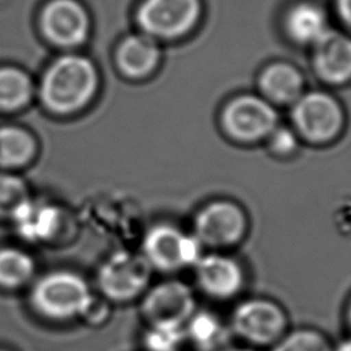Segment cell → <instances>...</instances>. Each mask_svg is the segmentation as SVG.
<instances>
[{"instance_id":"1","label":"cell","mask_w":351,"mask_h":351,"mask_svg":"<svg viewBox=\"0 0 351 351\" xmlns=\"http://www.w3.org/2000/svg\"><path fill=\"white\" fill-rule=\"evenodd\" d=\"M226 321L232 340L267 351L291 326L287 308L269 296H241L230 304Z\"/></svg>"},{"instance_id":"2","label":"cell","mask_w":351,"mask_h":351,"mask_svg":"<svg viewBox=\"0 0 351 351\" xmlns=\"http://www.w3.org/2000/svg\"><path fill=\"white\" fill-rule=\"evenodd\" d=\"M97 81L96 67L88 58L64 55L45 71L41 81V97L51 111L71 114L92 100Z\"/></svg>"},{"instance_id":"3","label":"cell","mask_w":351,"mask_h":351,"mask_svg":"<svg viewBox=\"0 0 351 351\" xmlns=\"http://www.w3.org/2000/svg\"><path fill=\"white\" fill-rule=\"evenodd\" d=\"M92 292L82 277L73 271L58 270L41 277L33 287V308L45 318L64 321L80 317Z\"/></svg>"},{"instance_id":"4","label":"cell","mask_w":351,"mask_h":351,"mask_svg":"<svg viewBox=\"0 0 351 351\" xmlns=\"http://www.w3.org/2000/svg\"><path fill=\"white\" fill-rule=\"evenodd\" d=\"M191 270L196 295L213 304H232L244 296L245 269L228 254L218 251L203 254Z\"/></svg>"},{"instance_id":"5","label":"cell","mask_w":351,"mask_h":351,"mask_svg":"<svg viewBox=\"0 0 351 351\" xmlns=\"http://www.w3.org/2000/svg\"><path fill=\"white\" fill-rule=\"evenodd\" d=\"M202 243L193 233H185L174 225L159 223L152 226L143 240L141 255L152 271L174 274L192 269L204 254Z\"/></svg>"},{"instance_id":"6","label":"cell","mask_w":351,"mask_h":351,"mask_svg":"<svg viewBox=\"0 0 351 351\" xmlns=\"http://www.w3.org/2000/svg\"><path fill=\"white\" fill-rule=\"evenodd\" d=\"M138 306L143 324L184 326L199 307V302L191 284L167 277L151 282L138 299Z\"/></svg>"},{"instance_id":"7","label":"cell","mask_w":351,"mask_h":351,"mask_svg":"<svg viewBox=\"0 0 351 351\" xmlns=\"http://www.w3.org/2000/svg\"><path fill=\"white\" fill-rule=\"evenodd\" d=\"M152 282V269L143 255L115 252L99 269L97 284L110 303L138 302Z\"/></svg>"},{"instance_id":"8","label":"cell","mask_w":351,"mask_h":351,"mask_svg":"<svg viewBox=\"0 0 351 351\" xmlns=\"http://www.w3.org/2000/svg\"><path fill=\"white\" fill-rule=\"evenodd\" d=\"M221 125L230 138L240 143H255L267 138L278 126V115L265 97L243 93L223 106Z\"/></svg>"},{"instance_id":"9","label":"cell","mask_w":351,"mask_h":351,"mask_svg":"<svg viewBox=\"0 0 351 351\" xmlns=\"http://www.w3.org/2000/svg\"><path fill=\"white\" fill-rule=\"evenodd\" d=\"M291 106L293 129L310 143H328L343 128V108L333 96L325 92H303Z\"/></svg>"},{"instance_id":"10","label":"cell","mask_w":351,"mask_h":351,"mask_svg":"<svg viewBox=\"0 0 351 351\" xmlns=\"http://www.w3.org/2000/svg\"><path fill=\"white\" fill-rule=\"evenodd\" d=\"M202 15L200 0H143L137 22L155 40H176L188 34Z\"/></svg>"},{"instance_id":"11","label":"cell","mask_w":351,"mask_h":351,"mask_svg":"<svg viewBox=\"0 0 351 351\" xmlns=\"http://www.w3.org/2000/svg\"><path fill=\"white\" fill-rule=\"evenodd\" d=\"M247 229V218L239 204L215 200L206 204L195 217L193 234L203 247L222 250L237 244Z\"/></svg>"},{"instance_id":"12","label":"cell","mask_w":351,"mask_h":351,"mask_svg":"<svg viewBox=\"0 0 351 351\" xmlns=\"http://www.w3.org/2000/svg\"><path fill=\"white\" fill-rule=\"evenodd\" d=\"M44 36L59 47H77L82 44L89 32V16L77 0H51L40 16Z\"/></svg>"},{"instance_id":"13","label":"cell","mask_w":351,"mask_h":351,"mask_svg":"<svg viewBox=\"0 0 351 351\" xmlns=\"http://www.w3.org/2000/svg\"><path fill=\"white\" fill-rule=\"evenodd\" d=\"M313 66L328 84L341 85L351 80V36L329 30L313 45Z\"/></svg>"},{"instance_id":"14","label":"cell","mask_w":351,"mask_h":351,"mask_svg":"<svg viewBox=\"0 0 351 351\" xmlns=\"http://www.w3.org/2000/svg\"><path fill=\"white\" fill-rule=\"evenodd\" d=\"M184 335L188 351H219L233 341L226 315L214 307L199 306L185 322Z\"/></svg>"},{"instance_id":"15","label":"cell","mask_w":351,"mask_h":351,"mask_svg":"<svg viewBox=\"0 0 351 351\" xmlns=\"http://www.w3.org/2000/svg\"><path fill=\"white\" fill-rule=\"evenodd\" d=\"M160 59V49L155 38L145 33L123 38L117 49V64L130 78H143L151 74Z\"/></svg>"},{"instance_id":"16","label":"cell","mask_w":351,"mask_h":351,"mask_svg":"<svg viewBox=\"0 0 351 351\" xmlns=\"http://www.w3.org/2000/svg\"><path fill=\"white\" fill-rule=\"evenodd\" d=\"M284 26L291 40L311 47L330 30L326 12L313 1L293 4L285 14Z\"/></svg>"},{"instance_id":"17","label":"cell","mask_w":351,"mask_h":351,"mask_svg":"<svg viewBox=\"0 0 351 351\" xmlns=\"http://www.w3.org/2000/svg\"><path fill=\"white\" fill-rule=\"evenodd\" d=\"M262 97L271 104H292L303 93V77L289 63L269 64L258 81Z\"/></svg>"},{"instance_id":"18","label":"cell","mask_w":351,"mask_h":351,"mask_svg":"<svg viewBox=\"0 0 351 351\" xmlns=\"http://www.w3.org/2000/svg\"><path fill=\"white\" fill-rule=\"evenodd\" d=\"M11 218L22 237L30 241L49 239L60 222V214L55 206L32 200H26Z\"/></svg>"},{"instance_id":"19","label":"cell","mask_w":351,"mask_h":351,"mask_svg":"<svg viewBox=\"0 0 351 351\" xmlns=\"http://www.w3.org/2000/svg\"><path fill=\"white\" fill-rule=\"evenodd\" d=\"M330 336L311 325L289 326V329L267 351H332Z\"/></svg>"},{"instance_id":"20","label":"cell","mask_w":351,"mask_h":351,"mask_svg":"<svg viewBox=\"0 0 351 351\" xmlns=\"http://www.w3.org/2000/svg\"><path fill=\"white\" fill-rule=\"evenodd\" d=\"M34 152V138L26 130L15 126L0 128V166H23L33 158Z\"/></svg>"},{"instance_id":"21","label":"cell","mask_w":351,"mask_h":351,"mask_svg":"<svg viewBox=\"0 0 351 351\" xmlns=\"http://www.w3.org/2000/svg\"><path fill=\"white\" fill-rule=\"evenodd\" d=\"M34 273L33 259L16 248L0 250V287L18 288L25 285Z\"/></svg>"},{"instance_id":"22","label":"cell","mask_w":351,"mask_h":351,"mask_svg":"<svg viewBox=\"0 0 351 351\" xmlns=\"http://www.w3.org/2000/svg\"><path fill=\"white\" fill-rule=\"evenodd\" d=\"M140 347L141 351H188L184 326L144 324Z\"/></svg>"},{"instance_id":"23","label":"cell","mask_w":351,"mask_h":351,"mask_svg":"<svg viewBox=\"0 0 351 351\" xmlns=\"http://www.w3.org/2000/svg\"><path fill=\"white\" fill-rule=\"evenodd\" d=\"M32 96L30 78L18 69H0V110H16Z\"/></svg>"},{"instance_id":"24","label":"cell","mask_w":351,"mask_h":351,"mask_svg":"<svg viewBox=\"0 0 351 351\" xmlns=\"http://www.w3.org/2000/svg\"><path fill=\"white\" fill-rule=\"evenodd\" d=\"M29 200L25 182L12 174L0 173V217L12 214Z\"/></svg>"},{"instance_id":"25","label":"cell","mask_w":351,"mask_h":351,"mask_svg":"<svg viewBox=\"0 0 351 351\" xmlns=\"http://www.w3.org/2000/svg\"><path fill=\"white\" fill-rule=\"evenodd\" d=\"M269 141V148L280 155V156H287L295 152L298 148V136L296 133L289 129V128H281L277 126L267 137Z\"/></svg>"},{"instance_id":"26","label":"cell","mask_w":351,"mask_h":351,"mask_svg":"<svg viewBox=\"0 0 351 351\" xmlns=\"http://www.w3.org/2000/svg\"><path fill=\"white\" fill-rule=\"evenodd\" d=\"M111 314V306L107 299L97 298L95 295L90 296L88 303L85 304L84 310L80 314V318H82L88 325L99 326L103 325Z\"/></svg>"},{"instance_id":"27","label":"cell","mask_w":351,"mask_h":351,"mask_svg":"<svg viewBox=\"0 0 351 351\" xmlns=\"http://www.w3.org/2000/svg\"><path fill=\"white\" fill-rule=\"evenodd\" d=\"M336 10L340 21L351 36V0H336Z\"/></svg>"},{"instance_id":"28","label":"cell","mask_w":351,"mask_h":351,"mask_svg":"<svg viewBox=\"0 0 351 351\" xmlns=\"http://www.w3.org/2000/svg\"><path fill=\"white\" fill-rule=\"evenodd\" d=\"M343 324L346 328L347 335L351 336V295L348 296L344 308H343Z\"/></svg>"},{"instance_id":"29","label":"cell","mask_w":351,"mask_h":351,"mask_svg":"<svg viewBox=\"0 0 351 351\" xmlns=\"http://www.w3.org/2000/svg\"><path fill=\"white\" fill-rule=\"evenodd\" d=\"M332 351H351V336L346 333V336L333 341Z\"/></svg>"},{"instance_id":"30","label":"cell","mask_w":351,"mask_h":351,"mask_svg":"<svg viewBox=\"0 0 351 351\" xmlns=\"http://www.w3.org/2000/svg\"><path fill=\"white\" fill-rule=\"evenodd\" d=\"M219 351H261V350H256V348H252V347H248V346H244V344H239V343H229L228 346H225L222 350Z\"/></svg>"},{"instance_id":"31","label":"cell","mask_w":351,"mask_h":351,"mask_svg":"<svg viewBox=\"0 0 351 351\" xmlns=\"http://www.w3.org/2000/svg\"><path fill=\"white\" fill-rule=\"evenodd\" d=\"M0 351H7V350H4V348H0Z\"/></svg>"}]
</instances>
